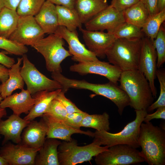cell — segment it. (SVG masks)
Wrapping results in <instances>:
<instances>
[{"label":"cell","mask_w":165,"mask_h":165,"mask_svg":"<svg viewBox=\"0 0 165 165\" xmlns=\"http://www.w3.org/2000/svg\"><path fill=\"white\" fill-rule=\"evenodd\" d=\"M140 154L149 165H165V130L150 122L141 124L138 139Z\"/></svg>","instance_id":"1"},{"label":"cell","mask_w":165,"mask_h":165,"mask_svg":"<svg viewBox=\"0 0 165 165\" xmlns=\"http://www.w3.org/2000/svg\"><path fill=\"white\" fill-rule=\"evenodd\" d=\"M119 86L127 94L129 105L135 110H146L153 102V96L147 80L138 70L123 71Z\"/></svg>","instance_id":"2"},{"label":"cell","mask_w":165,"mask_h":165,"mask_svg":"<svg viewBox=\"0 0 165 165\" xmlns=\"http://www.w3.org/2000/svg\"><path fill=\"white\" fill-rule=\"evenodd\" d=\"M141 44L142 38L116 39L106 57L122 72L138 69Z\"/></svg>","instance_id":"3"},{"label":"cell","mask_w":165,"mask_h":165,"mask_svg":"<svg viewBox=\"0 0 165 165\" xmlns=\"http://www.w3.org/2000/svg\"><path fill=\"white\" fill-rule=\"evenodd\" d=\"M135 119L129 123L121 131L112 133L105 130H96L94 132V141L101 146L110 147L112 146L125 144L133 148H139L138 139L140 126L144 118L148 113L146 110H135Z\"/></svg>","instance_id":"4"},{"label":"cell","mask_w":165,"mask_h":165,"mask_svg":"<svg viewBox=\"0 0 165 165\" xmlns=\"http://www.w3.org/2000/svg\"><path fill=\"white\" fill-rule=\"evenodd\" d=\"M64 39L60 36L53 33L40 39L32 46L43 56L48 71L61 73V63L72 56L69 51L64 47Z\"/></svg>","instance_id":"5"},{"label":"cell","mask_w":165,"mask_h":165,"mask_svg":"<svg viewBox=\"0 0 165 165\" xmlns=\"http://www.w3.org/2000/svg\"><path fill=\"white\" fill-rule=\"evenodd\" d=\"M107 146H101L94 141L83 146L78 145L77 141L61 142L58 148L60 165H75L90 161L93 157L107 150Z\"/></svg>","instance_id":"6"},{"label":"cell","mask_w":165,"mask_h":165,"mask_svg":"<svg viewBox=\"0 0 165 165\" xmlns=\"http://www.w3.org/2000/svg\"><path fill=\"white\" fill-rule=\"evenodd\" d=\"M68 86L70 88L88 90L108 98L116 105L120 116L125 108L130 105L129 98L126 93L117 84L110 82L104 84H95L84 80L70 79Z\"/></svg>","instance_id":"7"},{"label":"cell","mask_w":165,"mask_h":165,"mask_svg":"<svg viewBox=\"0 0 165 165\" xmlns=\"http://www.w3.org/2000/svg\"><path fill=\"white\" fill-rule=\"evenodd\" d=\"M94 161L97 165H129L145 162L140 151L125 144L109 147L95 156Z\"/></svg>","instance_id":"8"},{"label":"cell","mask_w":165,"mask_h":165,"mask_svg":"<svg viewBox=\"0 0 165 165\" xmlns=\"http://www.w3.org/2000/svg\"><path fill=\"white\" fill-rule=\"evenodd\" d=\"M23 65L20 68V73L27 89L31 95L42 90H53L62 89L57 81L52 80L40 72L29 60L26 54L22 56Z\"/></svg>","instance_id":"9"},{"label":"cell","mask_w":165,"mask_h":165,"mask_svg":"<svg viewBox=\"0 0 165 165\" xmlns=\"http://www.w3.org/2000/svg\"><path fill=\"white\" fill-rule=\"evenodd\" d=\"M153 41L145 36L142 38V44L138 69L148 82L154 98L157 94L155 85L157 70V53Z\"/></svg>","instance_id":"10"},{"label":"cell","mask_w":165,"mask_h":165,"mask_svg":"<svg viewBox=\"0 0 165 165\" xmlns=\"http://www.w3.org/2000/svg\"><path fill=\"white\" fill-rule=\"evenodd\" d=\"M45 34L34 16H19L16 27L8 39L25 46H32L43 38Z\"/></svg>","instance_id":"11"},{"label":"cell","mask_w":165,"mask_h":165,"mask_svg":"<svg viewBox=\"0 0 165 165\" xmlns=\"http://www.w3.org/2000/svg\"><path fill=\"white\" fill-rule=\"evenodd\" d=\"M125 22L123 12L108 6L84 24L85 29L90 31H104L112 33L120 24Z\"/></svg>","instance_id":"12"},{"label":"cell","mask_w":165,"mask_h":165,"mask_svg":"<svg viewBox=\"0 0 165 165\" xmlns=\"http://www.w3.org/2000/svg\"><path fill=\"white\" fill-rule=\"evenodd\" d=\"M70 71L83 75L89 74L104 76L109 82L117 84L122 71L109 63L96 61L78 63L71 66Z\"/></svg>","instance_id":"13"},{"label":"cell","mask_w":165,"mask_h":165,"mask_svg":"<svg viewBox=\"0 0 165 165\" xmlns=\"http://www.w3.org/2000/svg\"><path fill=\"white\" fill-rule=\"evenodd\" d=\"M40 148L28 147L21 143L5 144L0 150V156L9 165H34Z\"/></svg>","instance_id":"14"},{"label":"cell","mask_w":165,"mask_h":165,"mask_svg":"<svg viewBox=\"0 0 165 165\" xmlns=\"http://www.w3.org/2000/svg\"><path fill=\"white\" fill-rule=\"evenodd\" d=\"M54 33L60 36L68 45L72 60L78 63L97 60V57L86 48L79 41L77 31H70L65 27L59 26Z\"/></svg>","instance_id":"15"},{"label":"cell","mask_w":165,"mask_h":165,"mask_svg":"<svg viewBox=\"0 0 165 165\" xmlns=\"http://www.w3.org/2000/svg\"><path fill=\"white\" fill-rule=\"evenodd\" d=\"M88 50L97 57L104 58L106 53L116 39L112 33L79 28Z\"/></svg>","instance_id":"16"},{"label":"cell","mask_w":165,"mask_h":165,"mask_svg":"<svg viewBox=\"0 0 165 165\" xmlns=\"http://www.w3.org/2000/svg\"><path fill=\"white\" fill-rule=\"evenodd\" d=\"M42 117L47 126L46 138L69 141L72 139V135L74 134H83L93 137L94 132L72 128L66 125L63 121L45 114Z\"/></svg>","instance_id":"17"},{"label":"cell","mask_w":165,"mask_h":165,"mask_svg":"<svg viewBox=\"0 0 165 165\" xmlns=\"http://www.w3.org/2000/svg\"><path fill=\"white\" fill-rule=\"evenodd\" d=\"M24 130L21 143L30 148H40L46 139L47 132V125L43 118L39 121H30Z\"/></svg>","instance_id":"18"},{"label":"cell","mask_w":165,"mask_h":165,"mask_svg":"<svg viewBox=\"0 0 165 165\" xmlns=\"http://www.w3.org/2000/svg\"><path fill=\"white\" fill-rule=\"evenodd\" d=\"M30 122L13 114L5 120H0V134L4 137L3 144L9 141L21 143L22 132Z\"/></svg>","instance_id":"19"},{"label":"cell","mask_w":165,"mask_h":165,"mask_svg":"<svg viewBox=\"0 0 165 165\" xmlns=\"http://www.w3.org/2000/svg\"><path fill=\"white\" fill-rule=\"evenodd\" d=\"M35 100L30 92L24 89L19 93L11 95L2 100L0 107L2 108H9L13 114L20 116L22 113L28 114L33 107Z\"/></svg>","instance_id":"20"},{"label":"cell","mask_w":165,"mask_h":165,"mask_svg":"<svg viewBox=\"0 0 165 165\" xmlns=\"http://www.w3.org/2000/svg\"><path fill=\"white\" fill-rule=\"evenodd\" d=\"M34 16L45 34L54 33L59 26L56 6L48 1Z\"/></svg>","instance_id":"21"},{"label":"cell","mask_w":165,"mask_h":165,"mask_svg":"<svg viewBox=\"0 0 165 165\" xmlns=\"http://www.w3.org/2000/svg\"><path fill=\"white\" fill-rule=\"evenodd\" d=\"M61 90V89L53 90H44L32 94V96L35 100V104L24 119L31 121L37 117H42L46 111L51 101Z\"/></svg>","instance_id":"22"},{"label":"cell","mask_w":165,"mask_h":165,"mask_svg":"<svg viewBox=\"0 0 165 165\" xmlns=\"http://www.w3.org/2000/svg\"><path fill=\"white\" fill-rule=\"evenodd\" d=\"M61 142L56 139H46L36 156L35 165H60L58 147Z\"/></svg>","instance_id":"23"},{"label":"cell","mask_w":165,"mask_h":165,"mask_svg":"<svg viewBox=\"0 0 165 165\" xmlns=\"http://www.w3.org/2000/svg\"><path fill=\"white\" fill-rule=\"evenodd\" d=\"M108 6L107 0H75L74 8L84 24Z\"/></svg>","instance_id":"24"},{"label":"cell","mask_w":165,"mask_h":165,"mask_svg":"<svg viewBox=\"0 0 165 165\" xmlns=\"http://www.w3.org/2000/svg\"><path fill=\"white\" fill-rule=\"evenodd\" d=\"M22 60V57L17 58V62L9 69L8 79L0 85V96L3 99L11 95L14 90L24 89V82L20 73Z\"/></svg>","instance_id":"25"},{"label":"cell","mask_w":165,"mask_h":165,"mask_svg":"<svg viewBox=\"0 0 165 165\" xmlns=\"http://www.w3.org/2000/svg\"><path fill=\"white\" fill-rule=\"evenodd\" d=\"M59 26H63L70 31L82 28L79 15L74 8L63 6L56 5Z\"/></svg>","instance_id":"26"},{"label":"cell","mask_w":165,"mask_h":165,"mask_svg":"<svg viewBox=\"0 0 165 165\" xmlns=\"http://www.w3.org/2000/svg\"><path fill=\"white\" fill-rule=\"evenodd\" d=\"M125 22L141 28L150 16L148 10L139 0L123 12Z\"/></svg>","instance_id":"27"},{"label":"cell","mask_w":165,"mask_h":165,"mask_svg":"<svg viewBox=\"0 0 165 165\" xmlns=\"http://www.w3.org/2000/svg\"><path fill=\"white\" fill-rule=\"evenodd\" d=\"M19 17L16 10L4 7L0 12V37L9 38L15 30Z\"/></svg>","instance_id":"28"},{"label":"cell","mask_w":165,"mask_h":165,"mask_svg":"<svg viewBox=\"0 0 165 165\" xmlns=\"http://www.w3.org/2000/svg\"><path fill=\"white\" fill-rule=\"evenodd\" d=\"M165 20V9L149 16L141 30L145 36L153 41Z\"/></svg>","instance_id":"29"},{"label":"cell","mask_w":165,"mask_h":165,"mask_svg":"<svg viewBox=\"0 0 165 165\" xmlns=\"http://www.w3.org/2000/svg\"><path fill=\"white\" fill-rule=\"evenodd\" d=\"M109 116L106 112L102 114L89 115L88 114L83 118L81 127L94 128L98 131L110 130Z\"/></svg>","instance_id":"30"},{"label":"cell","mask_w":165,"mask_h":165,"mask_svg":"<svg viewBox=\"0 0 165 165\" xmlns=\"http://www.w3.org/2000/svg\"><path fill=\"white\" fill-rule=\"evenodd\" d=\"M112 34L116 39L142 38L145 36L141 28L125 21L119 25Z\"/></svg>","instance_id":"31"},{"label":"cell","mask_w":165,"mask_h":165,"mask_svg":"<svg viewBox=\"0 0 165 165\" xmlns=\"http://www.w3.org/2000/svg\"><path fill=\"white\" fill-rule=\"evenodd\" d=\"M46 0H21L16 11L19 16H34L39 11Z\"/></svg>","instance_id":"32"},{"label":"cell","mask_w":165,"mask_h":165,"mask_svg":"<svg viewBox=\"0 0 165 165\" xmlns=\"http://www.w3.org/2000/svg\"><path fill=\"white\" fill-rule=\"evenodd\" d=\"M153 43L157 53V67L159 68L165 62V29L162 24Z\"/></svg>","instance_id":"33"},{"label":"cell","mask_w":165,"mask_h":165,"mask_svg":"<svg viewBox=\"0 0 165 165\" xmlns=\"http://www.w3.org/2000/svg\"><path fill=\"white\" fill-rule=\"evenodd\" d=\"M156 76L160 85V94L157 100L153 102L147 109V112H151L160 107L165 106V71L164 70L158 69Z\"/></svg>","instance_id":"34"},{"label":"cell","mask_w":165,"mask_h":165,"mask_svg":"<svg viewBox=\"0 0 165 165\" xmlns=\"http://www.w3.org/2000/svg\"><path fill=\"white\" fill-rule=\"evenodd\" d=\"M0 49L9 53L17 56H23L28 51V48L24 45L18 43L8 38L0 37Z\"/></svg>","instance_id":"35"},{"label":"cell","mask_w":165,"mask_h":165,"mask_svg":"<svg viewBox=\"0 0 165 165\" xmlns=\"http://www.w3.org/2000/svg\"><path fill=\"white\" fill-rule=\"evenodd\" d=\"M44 114L63 121L66 119L68 113L62 103L55 98L51 101Z\"/></svg>","instance_id":"36"},{"label":"cell","mask_w":165,"mask_h":165,"mask_svg":"<svg viewBox=\"0 0 165 165\" xmlns=\"http://www.w3.org/2000/svg\"><path fill=\"white\" fill-rule=\"evenodd\" d=\"M88 113L82 111L68 114L66 119L63 121L70 127L78 130H81L82 122Z\"/></svg>","instance_id":"37"},{"label":"cell","mask_w":165,"mask_h":165,"mask_svg":"<svg viewBox=\"0 0 165 165\" xmlns=\"http://www.w3.org/2000/svg\"><path fill=\"white\" fill-rule=\"evenodd\" d=\"M65 92L62 90L57 94L55 99L60 101L66 109L68 114L82 111L79 109L75 105L65 96Z\"/></svg>","instance_id":"38"},{"label":"cell","mask_w":165,"mask_h":165,"mask_svg":"<svg viewBox=\"0 0 165 165\" xmlns=\"http://www.w3.org/2000/svg\"><path fill=\"white\" fill-rule=\"evenodd\" d=\"M140 0H111L110 6L120 12L137 3Z\"/></svg>","instance_id":"39"},{"label":"cell","mask_w":165,"mask_h":165,"mask_svg":"<svg viewBox=\"0 0 165 165\" xmlns=\"http://www.w3.org/2000/svg\"><path fill=\"white\" fill-rule=\"evenodd\" d=\"M156 111L154 113L148 114L145 116L143 122L147 123L150 122L153 119H165V106L160 107L157 108Z\"/></svg>","instance_id":"40"},{"label":"cell","mask_w":165,"mask_h":165,"mask_svg":"<svg viewBox=\"0 0 165 165\" xmlns=\"http://www.w3.org/2000/svg\"><path fill=\"white\" fill-rule=\"evenodd\" d=\"M148 11L150 16L158 13L157 0H140Z\"/></svg>","instance_id":"41"},{"label":"cell","mask_w":165,"mask_h":165,"mask_svg":"<svg viewBox=\"0 0 165 165\" xmlns=\"http://www.w3.org/2000/svg\"><path fill=\"white\" fill-rule=\"evenodd\" d=\"M15 63L14 59L10 57L4 53L0 52V64L7 68H10Z\"/></svg>","instance_id":"42"},{"label":"cell","mask_w":165,"mask_h":165,"mask_svg":"<svg viewBox=\"0 0 165 165\" xmlns=\"http://www.w3.org/2000/svg\"><path fill=\"white\" fill-rule=\"evenodd\" d=\"M56 5L63 6L74 8L75 0H46Z\"/></svg>","instance_id":"43"},{"label":"cell","mask_w":165,"mask_h":165,"mask_svg":"<svg viewBox=\"0 0 165 165\" xmlns=\"http://www.w3.org/2000/svg\"><path fill=\"white\" fill-rule=\"evenodd\" d=\"M9 69L0 64V81L4 83L9 78Z\"/></svg>","instance_id":"44"},{"label":"cell","mask_w":165,"mask_h":165,"mask_svg":"<svg viewBox=\"0 0 165 165\" xmlns=\"http://www.w3.org/2000/svg\"><path fill=\"white\" fill-rule=\"evenodd\" d=\"M21 0H3L4 6L9 9L16 10Z\"/></svg>","instance_id":"45"},{"label":"cell","mask_w":165,"mask_h":165,"mask_svg":"<svg viewBox=\"0 0 165 165\" xmlns=\"http://www.w3.org/2000/svg\"><path fill=\"white\" fill-rule=\"evenodd\" d=\"M157 8L158 12L165 9V0H157Z\"/></svg>","instance_id":"46"},{"label":"cell","mask_w":165,"mask_h":165,"mask_svg":"<svg viewBox=\"0 0 165 165\" xmlns=\"http://www.w3.org/2000/svg\"><path fill=\"white\" fill-rule=\"evenodd\" d=\"M2 99L3 98L0 96V103ZM6 115L7 113L5 108H2L0 107V120Z\"/></svg>","instance_id":"47"},{"label":"cell","mask_w":165,"mask_h":165,"mask_svg":"<svg viewBox=\"0 0 165 165\" xmlns=\"http://www.w3.org/2000/svg\"><path fill=\"white\" fill-rule=\"evenodd\" d=\"M8 165L9 164L6 160L3 157L0 156V165Z\"/></svg>","instance_id":"48"},{"label":"cell","mask_w":165,"mask_h":165,"mask_svg":"<svg viewBox=\"0 0 165 165\" xmlns=\"http://www.w3.org/2000/svg\"><path fill=\"white\" fill-rule=\"evenodd\" d=\"M4 7L3 0H0V12L2 9Z\"/></svg>","instance_id":"49"}]
</instances>
